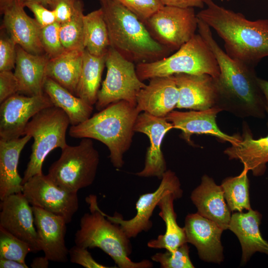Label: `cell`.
Segmentation results:
<instances>
[{
  "label": "cell",
  "mask_w": 268,
  "mask_h": 268,
  "mask_svg": "<svg viewBox=\"0 0 268 268\" xmlns=\"http://www.w3.org/2000/svg\"><path fill=\"white\" fill-rule=\"evenodd\" d=\"M191 199L199 214L214 222L223 230L228 229L231 210L221 186L216 185L212 178L204 175L200 185L192 192Z\"/></svg>",
  "instance_id": "cell-22"
},
{
  "label": "cell",
  "mask_w": 268,
  "mask_h": 268,
  "mask_svg": "<svg viewBox=\"0 0 268 268\" xmlns=\"http://www.w3.org/2000/svg\"><path fill=\"white\" fill-rule=\"evenodd\" d=\"M44 91L54 106L66 113L71 126L82 123L91 117L93 106L49 77L45 79Z\"/></svg>",
  "instance_id": "cell-28"
},
{
  "label": "cell",
  "mask_w": 268,
  "mask_h": 268,
  "mask_svg": "<svg viewBox=\"0 0 268 268\" xmlns=\"http://www.w3.org/2000/svg\"><path fill=\"white\" fill-rule=\"evenodd\" d=\"M248 171V169L244 167L238 176L225 178L220 185L231 211L242 212L244 209H252L249 198Z\"/></svg>",
  "instance_id": "cell-32"
},
{
  "label": "cell",
  "mask_w": 268,
  "mask_h": 268,
  "mask_svg": "<svg viewBox=\"0 0 268 268\" xmlns=\"http://www.w3.org/2000/svg\"><path fill=\"white\" fill-rule=\"evenodd\" d=\"M69 124L66 113L54 106L42 109L29 121L24 135H30L34 142L22 178L23 185L32 177L43 173V162L53 150L62 149L67 145L66 133Z\"/></svg>",
  "instance_id": "cell-7"
},
{
  "label": "cell",
  "mask_w": 268,
  "mask_h": 268,
  "mask_svg": "<svg viewBox=\"0 0 268 268\" xmlns=\"http://www.w3.org/2000/svg\"><path fill=\"white\" fill-rule=\"evenodd\" d=\"M106 76L99 89L96 108L99 111L110 104L125 100L136 105V96L146 84L136 72L134 62L110 47L105 57Z\"/></svg>",
  "instance_id": "cell-9"
},
{
  "label": "cell",
  "mask_w": 268,
  "mask_h": 268,
  "mask_svg": "<svg viewBox=\"0 0 268 268\" xmlns=\"http://www.w3.org/2000/svg\"><path fill=\"white\" fill-rule=\"evenodd\" d=\"M68 255L71 263L76 264L86 268H109L96 262L88 251L87 248L75 245L69 250Z\"/></svg>",
  "instance_id": "cell-40"
},
{
  "label": "cell",
  "mask_w": 268,
  "mask_h": 268,
  "mask_svg": "<svg viewBox=\"0 0 268 268\" xmlns=\"http://www.w3.org/2000/svg\"><path fill=\"white\" fill-rule=\"evenodd\" d=\"M23 4L32 12L35 20L42 27L56 22L54 10L48 9L42 3L36 1H26L23 2Z\"/></svg>",
  "instance_id": "cell-41"
},
{
  "label": "cell",
  "mask_w": 268,
  "mask_h": 268,
  "mask_svg": "<svg viewBox=\"0 0 268 268\" xmlns=\"http://www.w3.org/2000/svg\"><path fill=\"white\" fill-rule=\"evenodd\" d=\"M105 57L106 55H93L85 49L84 51L76 96L92 106L97 101L102 72L105 66Z\"/></svg>",
  "instance_id": "cell-30"
},
{
  "label": "cell",
  "mask_w": 268,
  "mask_h": 268,
  "mask_svg": "<svg viewBox=\"0 0 268 268\" xmlns=\"http://www.w3.org/2000/svg\"><path fill=\"white\" fill-rule=\"evenodd\" d=\"M198 30L214 55L220 70L218 78L215 79L218 92L215 106L239 118L264 119L266 100L255 67L231 58L213 38L210 28L199 18Z\"/></svg>",
  "instance_id": "cell-1"
},
{
  "label": "cell",
  "mask_w": 268,
  "mask_h": 268,
  "mask_svg": "<svg viewBox=\"0 0 268 268\" xmlns=\"http://www.w3.org/2000/svg\"><path fill=\"white\" fill-rule=\"evenodd\" d=\"M29 252H33L29 244L0 227V258L25 263Z\"/></svg>",
  "instance_id": "cell-34"
},
{
  "label": "cell",
  "mask_w": 268,
  "mask_h": 268,
  "mask_svg": "<svg viewBox=\"0 0 268 268\" xmlns=\"http://www.w3.org/2000/svg\"><path fill=\"white\" fill-rule=\"evenodd\" d=\"M134 13L143 22L163 5L159 0H115Z\"/></svg>",
  "instance_id": "cell-37"
},
{
  "label": "cell",
  "mask_w": 268,
  "mask_h": 268,
  "mask_svg": "<svg viewBox=\"0 0 268 268\" xmlns=\"http://www.w3.org/2000/svg\"><path fill=\"white\" fill-rule=\"evenodd\" d=\"M140 113L136 105L128 101L115 102L83 123L71 126L68 134L73 138H89L104 143L109 149L113 166L119 169L123 166L124 155L132 143Z\"/></svg>",
  "instance_id": "cell-3"
},
{
  "label": "cell",
  "mask_w": 268,
  "mask_h": 268,
  "mask_svg": "<svg viewBox=\"0 0 268 268\" xmlns=\"http://www.w3.org/2000/svg\"><path fill=\"white\" fill-rule=\"evenodd\" d=\"M100 2H101V1H102L103 0H98Z\"/></svg>",
  "instance_id": "cell-49"
},
{
  "label": "cell",
  "mask_w": 268,
  "mask_h": 268,
  "mask_svg": "<svg viewBox=\"0 0 268 268\" xmlns=\"http://www.w3.org/2000/svg\"><path fill=\"white\" fill-rule=\"evenodd\" d=\"M173 128L172 124L165 118L156 117L144 112L140 113L134 131L146 134L149 139L150 145L145 154L144 168L135 173L136 175L162 179L167 171V166L161 144L166 133Z\"/></svg>",
  "instance_id": "cell-15"
},
{
  "label": "cell",
  "mask_w": 268,
  "mask_h": 268,
  "mask_svg": "<svg viewBox=\"0 0 268 268\" xmlns=\"http://www.w3.org/2000/svg\"><path fill=\"white\" fill-rule=\"evenodd\" d=\"M19 93L17 79L11 70L0 71V103Z\"/></svg>",
  "instance_id": "cell-42"
},
{
  "label": "cell",
  "mask_w": 268,
  "mask_h": 268,
  "mask_svg": "<svg viewBox=\"0 0 268 268\" xmlns=\"http://www.w3.org/2000/svg\"><path fill=\"white\" fill-rule=\"evenodd\" d=\"M157 189L152 193L139 196L135 204L136 213L129 220H125L120 214L113 216L104 212L106 218L113 223L118 224L130 238L136 237L142 231H148L152 226L150 218L161 199L168 193L172 192L179 199L183 195L181 184L176 174L171 170L164 174Z\"/></svg>",
  "instance_id": "cell-12"
},
{
  "label": "cell",
  "mask_w": 268,
  "mask_h": 268,
  "mask_svg": "<svg viewBox=\"0 0 268 268\" xmlns=\"http://www.w3.org/2000/svg\"><path fill=\"white\" fill-rule=\"evenodd\" d=\"M259 86L263 93L266 100V111L268 117V80L258 77V79ZM268 128V118L267 123Z\"/></svg>",
  "instance_id": "cell-45"
},
{
  "label": "cell",
  "mask_w": 268,
  "mask_h": 268,
  "mask_svg": "<svg viewBox=\"0 0 268 268\" xmlns=\"http://www.w3.org/2000/svg\"><path fill=\"white\" fill-rule=\"evenodd\" d=\"M178 199L175 194L169 192L158 202L159 215L165 222V232L149 241L147 243L148 247L173 251L187 243L184 228L180 227L176 221L177 215L174 211L173 202L175 200Z\"/></svg>",
  "instance_id": "cell-29"
},
{
  "label": "cell",
  "mask_w": 268,
  "mask_h": 268,
  "mask_svg": "<svg viewBox=\"0 0 268 268\" xmlns=\"http://www.w3.org/2000/svg\"><path fill=\"white\" fill-rule=\"evenodd\" d=\"M44 93L27 96L16 93L0 103V139L11 140L24 135L31 119L43 109L53 106Z\"/></svg>",
  "instance_id": "cell-13"
},
{
  "label": "cell",
  "mask_w": 268,
  "mask_h": 268,
  "mask_svg": "<svg viewBox=\"0 0 268 268\" xmlns=\"http://www.w3.org/2000/svg\"><path fill=\"white\" fill-rule=\"evenodd\" d=\"M184 228L187 243L196 247L201 259L217 264L223 262V230L216 223L197 212L186 216Z\"/></svg>",
  "instance_id": "cell-17"
},
{
  "label": "cell",
  "mask_w": 268,
  "mask_h": 268,
  "mask_svg": "<svg viewBox=\"0 0 268 268\" xmlns=\"http://www.w3.org/2000/svg\"><path fill=\"white\" fill-rule=\"evenodd\" d=\"M262 217L259 211L252 209L245 213L237 212L231 215L228 229L241 244L243 264L257 252L268 255V242L262 237L259 228Z\"/></svg>",
  "instance_id": "cell-24"
},
{
  "label": "cell",
  "mask_w": 268,
  "mask_h": 268,
  "mask_svg": "<svg viewBox=\"0 0 268 268\" xmlns=\"http://www.w3.org/2000/svg\"><path fill=\"white\" fill-rule=\"evenodd\" d=\"M84 51L65 50L58 56L50 59L46 68V77L54 80L76 95Z\"/></svg>",
  "instance_id": "cell-27"
},
{
  "label": "cell",
  "mask_w": 268,
  "mask_h": 268,
  "mask_svg": "<svg viewBox=\"0 0 268 268\" xmlns=\"http://www.w3.org/2000/svg\"><path fill=\"white\" fill-rule=\"evenodd\" d=\"M136 70L142 81L179 73L207 74L216 80L220 74L214 55L199 33L172 55L156 61L137 64Z\"/></svg>",
  "instance_id": "cell-6"
},
{
  "label": "cell",
  "mask_w": 268,
  "mask_h": 268,
  "mask_svg": "<svg viewBox=\"0 0 268 268\" xmlns=\"http://www.w3.org/2000/svg\"><path fill=\"white\" fill-rule=\"evenodd\" d=\"M0 227L29 244L33 252L41 251L32 206L22 192L1 201Z\"/></svg>",
  "instance_id": "cell-14"
},
{
  "label": "cell",
  "mask_w": 268,
  "mask_h": 268,
  "mask_svg": "<svg viewBox=\"0 0 268 268\" xmlns=\"http://www.w3.org/2000/svg\"><path fill=\"white\" fill-rule=\"evenodd\" d=\"M189 252V247L185 243L173 251L157 253L151 260L159 263L161 268H194Z\"/></svg>",
  "instance_id": "cell-35"
},
{
  "label": "cell",
  "mask_w": 268,
  "mask_h": 268,
  "mask_svg": "<svg viewBox=\"0 0 268 268\" xmlns=\"http://www.w3.org/2000/svg\"><path fill=\"white\" fill-rule=\"evenodd\" d=\"M22 193L32 206L62 216L67 224L78 209L77 192L59 186L43 173L23 184Z\"/></svg>",
  "instance_id": "cell-11"
},
{
  "label": "cell",
  "mask_w": 268,
  "mask_h": 268,
  "mask_svg": "<svg viewBox=\"0 0 268 268\" xmlns=\"http://www.w3.org/2000/svg\"><path fill=\"white\" fill-rule=\"evenodd\" d=\"M49 60L46 54H33L17 45L14 73L18 82L19 93L27 96L45 93V71Z\"/></svg>",
  "instance_id": "cell-25"
},
{
  "label": "cell",
  "mask_w": 268,
  "mask_h": 268,
  "mask_svg": "<svg viewBox=\"0 0 268 268\" xmlns=\"http://www.w3.org/2000/svg\"><path fill=\"white\" fill-rule=\"evenodd\" d=\"M163 5L180 8H202L204 3L203 0H159Z\"/></svg>",
  "instance_id": "cell-43"
},
{
  "label": "cell",
  "mask_w": 268,
  "mask_h": 268,
  "mask_svg": "<svg viewBox=\"0 0 268 268\" xmlns=\"http://www.w3.org/2000/svg\"><path fill=\"white\" fill-rule=\"evenodd\" d=\"M143 23L152 37L171 52L188 42L198 29L194 8L163 5Z\"/></svg>",
  "instance_id": "cell-10"
},
{
  "label": "cell",
  "mask_w": 268,
  "mask_h": 268,
  "mask_svg": "<svg viewBox=\"0 0 268 268\" xmlns=\"http://www.w3.org/2000/svg\"><path fill=\"white\" fill-rule=\"evenodd\" d=\"M221 110L216 106L205 110L182 112L173 110L165 117L172 124L173 128L181 130L182 137L188 143L193 144V134L213 136L223 142L233 144L241 139L239 134L232 135L223 133L217 125V115Z\"/></svg>",
  "instance_id": "cell-16"
},
{
  "label": "cell",
  "mask_w": 268,
  "mask_h": 268,
  "mask_svg": "<svg viewBox=\"0 0 268 268\" xmlns=\"http://www.w3.org/2000/svg\"><path fill=\"white\" fill-rule=\"evenodd\" d=\"M22 0H15L2 14L3 27L17 45L36 55L45 54L41 41L42 27L24 10Z\"/></svg>",
  "instance_id": "cell-20"
},
{
  "label": "cell",
  "mask_w": 268,
  "mask_h": 268,
  "mask_svg": "<svg viewBox=\"0 0 268 268\" xmlns=\"http://www.w3.org/2000/svg\"><path fill=\"white\" fill-rule=\"evenodd\" d=\"M16 44L9 36H0V71L12 70L16 61Z\"/></svg>",
  "instance_id": "cell-38"
},
{
  "label": "cell",
  "mask_w": 268,
  "mask_h": 268,
  "mask_svg": "<svg viewBox=\"0 0 268 268\" xmlns=\"http://www.w3.org/2000/svg\"><path fill=\"white\" fill-rule=\"evenodd\" d=\"M173 75L179 91L176 108L201 111L216 105L218 92L212 76L207 74Z\"/></svg>",
  "instance_id": "cell-19"
},
{
  "label": "cell",
  "mask_w": 268,
  "mask_h": 268,
  "mask_svg": "<svg viewBox=\"0 0 268 268\" xmlns=\"http://www.w3.org/2000/svg\"><path fill=\"white\" fill-rule=\"evenodd\" d=\"M206 7L197 17L213 29L233 59L255 67L268 56V19L250 20L240 12L225 8L213 0H203Z\"/></svg>",
  "instance_id": "cell-2"
},
{
  "label": "cell",
  "mask_w": 268,
  "mask_h": 268,
  "mask_svg": "<svg viewBox=\"0 0 268 268\" xmlns=\"http://www.w3.org/2000/svg\"><path fill=\"white\" fill-rule=\"evenodd\" d=\"M60 23L55 22L41 28V43L45 53L50 59L58 56L65 50L60 38Z\"/></svg>",
  "instance_id": "cell-36"
},
{
  "label": "cell",
  "mask_w": 268,
  "mask_h": 268,
  "mask_svg": "<svg viewBox=\"0 0 268 268\" xmlns=\"http://www.w3.org/2000/svg\"><path fill=\"white\" fill-rule=\"evenodd\" d=\"M107 25L110 46L128 60L138 63L156 61L171 51L157 42L144 23L115 0L100 2Z\"/></svg>",
  "instance_id": "cell-4"
},
{
  "label": "cell",
  "mask_w": 268,
  "mask_h": 268,
  "mask_svg": "<svg viewBox=\"0 0 268 268\" xmlns=\"http://www.w3.org/2000/svg\"><path fill=\"white\" fill-rule=\"evenodd\" d=\"M55 0H22L23 2L26 1H36L42 3L44 6L50 7Z\"/></svg>",
  "instance_id": "cell-48"
},
{
  "label": "cell",
  "mask_w": 268,
  "mask_h": 268,
  "mask_svg": "<svg viewBox=\"0 0 268 268\" xmlns=\"http://www.w3.org/2000/svg\"><path fill=\"white\" fill-rule=\"evenodd\" d=\"M0 268H28L26 263L15 260L0 258Z\"/></svg>",
  "instance_id": "cell-44"
},
{
  "label": "cell",
  "mask_w": 268,
  "mask_h": 268,
  "mask_svg": "<svg viewBox=\"0 0 268 268\" xmlns=\"http://www.w3.org/2000/svg\"><path fill=\"white\" fill-rule=\"evenodd\" d=\"M82 4L81 0H55L50 8L55 12L56 22L63 24L69 21Z\"/></svg>",
  "instance_id": "cell-39"
},
{
  "label": "cell",
  "mask_w": 268,
  "mask_h": 268,
  "mask_svg": "<svg viewBox=\"0 0 268 268\" xmlns=\"http://www.w3.org/2000/svg\"><path fill=\"white\" fill-rule=\"evenodd\" d=\"M32 137L24 135L11 140L0 139V199L22 191L23 183L18 172L19 156Z\"/></svg>",
  "instance_id": "cell-26"
},
{
  "label": "cell",
  "mask_w": 268,
  "mask_h": 268,
  "mask_svg": "<svg viewBox=\"0 0 268 268\" xmlns=\"http://www.w3.org/2000/svg\"><path fill=\"white\" fill-rule=\"evenodd\" d=\"M49 261L45 256L36 257L33 260L30 266L33 268H47L49 266Z\"/></svg>",
  "instance_id": "cell-46"
},
{
  "label": "cell",
  "mask_w": 268,
  "mask_h": 268,
  "mask_svg": "<svg viewBox=\"0 0 268 268\" xmlns=\"http://www.w3.org/2000/svg\"><path fill=\"white\" fill-rule=\"evenodd\" d=\"M83 25L85 49L94 56L106 55L111 46L102 7L84 15Z\"/></svg>",
  "instance_id": "cell-31"
},
{
  "label": "cell",
  "mask_w": 268,
  "mask_h": 268,
  "mask_svg": "<svg viewBox=\"0 0 268 268\" xmlns=\"http://www.w3.org/2000/svg\"><path fill=\"white\" fill-rule=\"evenodd\" d=\"M34 223L41 251L50 261L66 263L69 250L65 242L67 222L62 216L33 206Z\"/></svg>",
  "instance_id": "cell-18"
},
{
  "label": "cell",
  "mask_w": 268,
  "mask_h": 268,
  "mask_svg": "<svg viewBox=\"0 0 268 268\" xmlns=\"http://www.w3.org/2000/svg\"><path fill=\"white\" fill-rule=\"evenodd\" d=\"M15 0H0V12L3 14L4 11L9 8Z\"/></svg>",
  "instance_id": "cell-47"
},
{
  "label": "cell",
  "mask_w": 268,
  "mask_h": 268,
  "mask_svg": "<svg viewBox=\"0 0 268 268\" xmlns=\"http://www.w3.org/2000/svg\"><path fill=\"white\" fill-rule=\"evenodd\" d=\"M136 96V108L141 112L165 118L176 107L179 91L174 75L149 79Z\"/></svg>",
  "instance_id": "cell-21"
},
{
  "label": "cell",
  "mask_w": 268,
  "mask_h": 268,
  "mask_svg": "<svg viewBox=\"0 0 268 268\" xmlns=\"http://www.w3.org/2000/svg\"><path fill=\"white\" fill-rule=\"evenodd\" d=\"M83 4L71 18L61 24L60 35L65 50H85L84 45Z\"/></svg>",
  "instance_id": "cell-33"
},
{
  "label": "cell",
  "mask_w": 268,
  "mask_h": 268,
  "mask_svg": "<svg viewBox=\"0 0 268 268\" xmlns=\"http://www.w3.org/2000/svg\"><path fill=\"white\" fill-rule=\"evenodd\" d=\"M99 160L91 139L83 138L78 145L67 144L62 149L59 158L51 164L47 176L59 186L77 192L93 183Z\"/></svg>",
  "instance_id": "cell-8"
},
{
  "label": "cell",
  "mask_w": 268,
  "mask_h": 268,
  "mask_svg": "<svg viewBox=\"0 0 268 268\" xmlns=\"http://www.w3.org/2000/svg\"><path fill=\"white\" fill-rule=\"evenodd\" d=\"M90 212L81 217L80 227L75 235L76 245L85 248H99L108 255L119 268H151V262L143 260L132 261L130 238L118 224L108 220L98 207L97 197L86 198Z\"/></svg>",
  "instance_id": "cell-5"
},
{
  "label": "cell",
  "mask_w": 268,
  "mask_h": 268,
  "mask_svg": "<svg viewBox=\"0 0 268 268\" xmlns=\"http://www.w3.org/2000/svg\"><path fill=\"white\" fill-rule=\"evenodd\" d=\"M241 139L224 151L229 159H236L244 167L251 171L253 175L260 176L266 171L268 163V135L258 139L253 138L252 133L245 122L243 124Z\"/></svg>",
  "instance_id": "cell-23"
}]
</instances>
